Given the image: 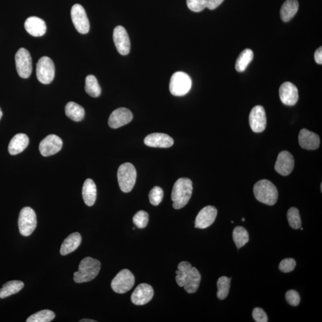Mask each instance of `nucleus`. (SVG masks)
Returning <instances> with one entry per match:
<instances>
[{
  "label": "nucleus",
  "mask_w": 322,
  "mask_h": 322,
  "mask_svg": "<svg viewBox=\"0 0 322 322\" xmlns=\"http://www.w3.org/2000/svg\"><path fill=\"white\" fill-rule=\"evenodd\" d=\"M254 58V53L251 49H245L239 56L235 68L238 72H242L245 71L249 63Z\"/></svg>",
  "instance_id": "30"
},
{
  "label": "nucleus",
  "mask_w": 322,
  "mask_h": 322,
  "mask_svg": "<svg viewBox=\"0 0 322 322\" xmlns=\"http://www.w3.org/2000/svg\"><path fill=\"white\" fill-rule=\"evenodd\" d=\"M79 321H80V322H96L97 321L94 320H92V319H82V320H81Z\"/></svg>",
  "instance_id": "43"
},
{
  "label": "nucleus",
  "mask_w": 322,
  "mask_h": 322,
  "mask_svg": "<svg viewBox=\"0 0 322 322\" xmlns=\"http://www.w3.org/2000/svg\"><path fill=\"white\" fill-rule=\"evenodd\" d=\"M153 288L149 284H141L134 291L132 295V302L134 305L143 306L151 301L153 298Z\"/></svg>",
  "instance_id": "15"
},
{
  "label": "nucleus",
  "mask_w": 322,
  "mask_h": 322,
  "mask_svg": "<svg viewBox=\"0 0 322 322\" xmlns=\"http://www.w3.org/2000/svg\"><path fill=\"white\" fill-rule=\"evenodd\" d=\"M314 59L316 63L319 65L322 63V48L321 47L318 49L314 53Z\"/></svg>",
  "instance_id": "42"
},
{
  "label": "nucleus",
  "mask_w": 322,
  "mask_h": 322,
  "mask_svg": "<svg viewBox=\"0 0 322 322\" xmlns=\"http://www.w3.org/2000/svg\"><path fill=\"white\" fill-rule=\"evenodd\" d=\"M252 317L256 322L268 321V317L265 311L261 308L256 307L252 311Z\"/></svg>",
  "instance_id": "41"
},
{
  "label": "nucleus",
  "mask_w": 322,
  "mask_h": 322,
  "mask_svg": "<svg viewBox=\"0 0 322 322\" xmlns=\"http://www.w3.org/2000/svg\"><path fill=\"white\" fill-rule=\"evenodd\" d=\"M233 240L238 249L244 247L249 240L248 231L242 226L235 227L233 231Z\"/></svg>",
  "instance_id": "31"
},
{
  "label": "nucleus",
  "mask_w": 322,
  "mask_h": 322,
  "mask_svg": "<svg viewBox=\"0 0 322 322\" xmlns=\"http://www.w3.org/2000/svg\"><path fill=\"white\" fill-rule=\"evenodd\" d=\"M2 116H3V112L1 110V109H0V119H1Z\"/></svg>",
  "instance_id": "44"
},
{
  "label": "nucleus",
  "mask_w": 322,
  "mask_h": 322,
  "mask_svg": "<svg viewBox=\"0 0 322 322\" xmlns=\"http://www.w3.org/2000/svg\"><path fill=\"white\" fill-rule=\"evenodd\" d=\"M280 96L285 105L294 106L298 100V90L292 83L286 82L280 87Z\"/></svg>",
  "instance_id": "18"
},
{
  "label": "nucleus",
  "mask_w": 322,
  "mask_h": 322,
  "mask_svg": "<svg viewBox=\"0 0 322 322\" xmlns=\"http://www.w3.org/2000/svg\"><path fill=\"white\" fill-rule=\"evenodd\" d=\"M25 30L34 37H41L46 34L47 27L45 22L36 16L28 17L25 23Z\"/></svg>",
  "instance_id": "21"
},
{
  "label": "nucleus",
  "mask_w": 322,
  "mask_h": 322,
  "mask_svg": "<svg viewBox=\"0 0 322 322\" xmlns=\"http://www.w3.org/2000/svg\"><path fill=\"white\" fill-rule=\"evenodd\" d=\"M82 198L85 204L92 207L95 204L97 198V189L95 182L92 179H87L82 187Z\"/></svg>",
  "instance_id": "26"
},
{
  "label": "nucleus",
  "mask_w": 322,
  "mask_h": 322,
  "mask_svg": "<svg viewBox=\"0 0 322 322\" xmlns=\"http://www.w3.org/2000/svg\"><path fill=\"white\" fill-rule=\"evenodd\" d=\"M201 281V275L196 267L191 269L184 281L183 287L189 294H193L198 291Z\"/></svg>",
  "instance_id": "24"
},
{
  "label": "nucleus",
  "mask_w": 322,
  "mask_h": 322,
  "mask_svg": "<svg viewBox=\"0 0 322 322\" xmlns=\"http://www.w3.org/2000/svg\"><path fill=\"white\" fill-rule=\"evenodd\" d=\"M285 298L289 305L292 306H297L300 303V296L294 290H289L286 293Z\"/></svg>",
  "instance_id": "40"
},
{
  "label": "nucleus",
  "mask_w": 322,
  "mask_h": 322,
  "mask_svg": "<svg viewBox=\"0 0 322 322\" xmlns=\"http://www.w3.org/2000/svg\"><path fill=\"white\" fill-rule=\"evenodd\" d=\"M133 223L139 229H143L147 225L149 222V215L144 211L137 212L133 217Z\"/></svg>",
  "instance_id": "37"
},
{
  "label": "nucleus",
  "mask_w": 322,
  "mask_h": 322,
  "mask_svg": "<svg viewBox=\"0 0 322 322\" xmlns=\"http://www.w3.org/2000/svg\"><path fill=\"white\" fill-rule=\"evenodd\" d=\"M37 216L35 211L30 207H25L21 209L18 226L20 233L24 237L30 236L37 227Z\"/></svg>",
  "instance_id": "6"
},
{
  "label": "nucleus",
  "mask_w": 322,
  "mask_h": 322,
  "mask_svg": "<svg viewBox=\"0 0 322 322\" xmlns=\"http://www.w3.org/2000/svg\"><path fill=\"white\" fill-rule=\"evenodd\" d=\"M191 80L189 75L183 72H177L170 79L169 91L173 95L183 96L190 91Z\"/></svg>",
  "instance_id": "5"
},
{
  "label": "nucleus",
  "mask_w": 322,
  "mask_h": 322,
  "mask_svg": "<svg viewBox=\"0 0 322 322\" xmlns=\"http://www.w3.org/2000/svg\"><path fill=\"white\" fill-rule=\"evenodd\" d=\"M242 222H245V220L244 218H243V219H242Z\"/></svg>",
  "instance_id": "45"
},
{
  "label": "nucleus",
  "mask_w": 322,
  "mask_h": 322,
  "mask_svg": "<svg viewBox=\"0 0 322 322\" xmlns=\"http://www.w3.org/2000/svg\"><path fill=\"white\" fill-rule=\"evenodd\" d=\"M192 268L191 264L187 262L179 263L178 270L176 271V280L179 287H183L184 281L191 269Z\"/></svg>",
  "instance_id": "34"
},
{
  "label": "nucleus",
  "mask_w": 322,
  "mask_h": 322,
  "mask_svg": "<svg viewBox=\"0 0 322 322\" xmlns=\"http://www.w3.org/2000/svg\"><path fill=\"white\" fill-rule=\"evenodd\" d=\"M231 280V277L222 276L220 277L217 281V285L218 291H217V295L219 299H224L229 295Z\"/></svg>",
  "instance_id": "33"
},
{
  "label": "nucleus",
  "mask_w": 322,
  "mask_h": 322,
  "mask_svg": "<svg viewBox=\"0 0 322 322\" xmlns=\"http://www.w3.org/2000/svg\"><path fill=\"white\" fill-rule=\"evenodd\" d=\"M101 264L99 260L92 257H86L79 264L78 271L74 274L76 283L81 284L92 281L98 275Z\"/></svg>",
  "instance_id": "2"
},
{
  "label": "nucleus",
  "mask_w": 322,
  "mask_h": 322,
  "mask_svg": "<svg viewBox=\"0 0 322 322\" xmlns=\"http://www.w3.org/2000/svg\"><path fill=\"white\" fill-rule=\"evenodd\" d=\"M62 146V140L59 137L50 135L39 143V149L42 156L49 157L59 153Z\"/></svg>",
  "instance_id": "12"
},
{
  "label": "nucleus",
  "mask_w": 322,
  "mask_h": 322,
  "mask_svg": "<svg viewBox=\"0 0 322 322\" xmlns=\"http://www.w3.org/2000/svg\"><path fill=\"white\" fill-rule=\"evenodd\" d=\"M299 7L298 0H287L281 9V17L285 23H287L294 17Z\"/></svg>",
  "instance_id": "27"
},
{
  "label": "nucleus",
  "mask_w": 322,
  "mask_h": 322,
  "mask_svg": "<svg viewBox=\"0 0 322 322\" xmlns=\"http://www.w3.org/2000/svg\"><path fill=\"white\" fill-rule=\"evenodd\" d=\"M294 164V158L292 155L288 151H282L278 155L274 168L280 175L287 176L292 173Z\"/></svg>",
  "instance_id": "14"
},
{
  "label": "nucleus",
  "mask_w": 322,
  "mask_h": 322,
  "mask_svg": "<svg viewBox=\"0 0 322 322\" xmlns=\"http://www.w3.org/2000/svg\"><path fill=\"white\" fill-rule=\"evenodd\" d=\"M164 197V191L160 187L155 186L150 191L149 195L151 204L154 206H158L161 203Z\"/></svg>",
  "instance_id": "38"
},
{
  "label": "nucleus",
  "mask_w": 322,
  "mask_h": 322,
  "mask_svg": "<svg viewBox=\"0 0 322 322\" xmlns=\"http://www.w3.org/2000/svg\"><path fill=\"white\" fill-rule=\"evenodd\" d=\"M55 313L50 310H43L32 314L28 318L27 322H50L55 317Z\"/></svg>",
  "instance_id": "35"
},
{
  "label": "nucleus",
  "mask_w": 322,
  "mask_h": 322,
  "mask_svg": "<svg viewBox=\"0 0 322 322\" xmlns=\"http://www.w3.org/2000/svg\"><path fill=\"white\" fill-rule=\"evenodd\" d=\"M217 216V209L209 205L202 209L195 220V227L204 229L212 225Z\"/></svg>",
  "instance_id": "17"
},
{
  "label": "nucleus",
  "mask_w": 322,
  "mask_h": 322,
  "mask_svg": "<svg viewBox=\"0 0 322 322\" xmlns=\"http://www.w3.org/2000/svg\"><path fill=\"white\" fill-rule=\"evenodd\" d=\"M249 121L253 132L262 133L265 131L267 125L265 108L260 105L253 108L249 114Z\"/></svg>",
  "instance_id": "11"
},
{
  "label": "nucleus",
  "mask_w": 322,
  "mask_h": 322,
  "mask_svg": "<svg viewBox=\"0 0 322 322\" xmlns=\"http://www.w3.org/2000/svg\"><path fill=\"white\" fill-rule=\"evenodd\" d=\"M65 114L72 121L79 122L82 120L85 115L84 109L73 102L67 103L65 106Z\"/></svg>",
  "instance_id": "28"
},
{
  "label": "nucleus",
  "mask_w": 322,
  "mask_h": 322,
  "mask_svg": "<svg viewBox=\"0 0 322 322\" xmlns=\"http://www.w3.org/2000/svg\"><path fill=\"white\" fill-rule=\"evenodd\" d=\"M224 0H187L188 8L195 12H200L205 8L214 10Z\"/></svg>",
  "instance_id": "22"
},
{
  "label": "nucleus",
  "mask_w": 322,
  "mask_h": 322,
  "mask_svg": "<svg viewBox=\"0 0 322 322\" xmlns=\"http://www.w3.org/2000/svg\"><path fill=\"white\" fill-rule=\"evenodd\" d=\"M298 141L300 146L306 150H316L320 143V137L317 134L305 128L300 131Z\"/></svg>",
  "instance_id": "19"
},
{
  "label": "nucleus",
  "mask_w": 322,
  "mask_h": 322,
  "mask_svg": "<svg viewBox=\"0 0 322 322\" xmlns=\"http://www.w3.org/2000/svg\"><path fill=\"white\" fill-rule=\"evenodd\" d=\"M85 90L93 97H98L101 95V88L96 78L93 75H88L85 79Z\"/></svg>",
  "instance_id": "32"
},
{
  "label": "nucleus",
  "mask_w": 322,
  "mask_h": 322,
  "mask_svg": "<svg viewBox=\"0 0 322 322\" xmlns=\"http://www.w3.org/2000/svg\"><path fill=\"white\" fill-rule=\"evenodd\" d=\"M144 143L149 147L168 148L173 145L174 140L166 134L156 133L146 136Z\"/></svg>",
  "instance_id": "20"
},
{
  "label": "nucleus",
  "mask_w": 322,
  "mask_h": 322,
  "mask_svg": "<svg viewBox=\"0 0 322 322\" xmlns=\"http://www.w3.org/2000/svg\"><path fill=\"white\" fill-rule=\"evenodd\" d=\"M16 71L21 78H28L32 71V58L27 49L21 48L15 55Z\"/></svg>",
  "instance_id": "9"
},
{
  "label": "nucleus",
  "mask_w": 322,
  "mask_h": 322,
  "mask_svg": "<svg viewBox=\"0 0 322 322\" xmlns=\"http://www.w3.org/2000/svg\"><path fill=\"white\" fill-rule=\"evenodd\" d=\"M71 14L76 30L79 33L88 34L90 31V23L84 7L77 4L72 6Z\"/></svg>",
  "instance_id": "10"
},
{
  "label": "nucleus",
  "mask_w": 322,
  "mask_h": 322,
  "mask_svg": "<svg viewBox=\"0 0 322 322\" xmlns=\"http://www.w3.org/2000/svg\"><path fill=\"white\" fill-rule=\"evenodd\" d=\"M133 115L132 112L128 109L120 108L112 112L108 124L110 127L117 129L121 127L132 121Z\"/></svg>",
  "instance_id": "13"
},
{
  "label": "nucleus",
  "mask_w": 322,
  "mask_h": 322,
  "mask_svg": "<svg viewBox=\"0 0 322 322\" xmlns=\"http://www.w3.org/2000/svg\"><path fill=\"white\" fill-rule=\"evenodd\" d=\"M256 200L267 205H274L278 199V191L274 184L268 180H262L256 183L254 189Z\"/></svg>",
  "instance_id": "3"
},
{
  "label": "nucleus",
  "mask_w": 322,
  "mask_h": 322,
  "mask_svg": "<svg viewBox=\"0 0 322 322\" xmlns=\"http://www.w3.org/2000/svg\"><path fill=\"white\" fill-rule=\"evenodd\" d=\"M38 81L44 84H50L55 75V68L50 58L44 56L39 59L36 69Z\"/></svg>",
  "instance_id": "8"
},
{
  "label": "nucleus",
  "mask_w": 322,
  "mask_h": 322,
  "mask_svg": "<svg viewBox=\"0 0 322 322\" xmlns=\"http://www.w3.org/2000/svg\"><path fill=\"white\" fill-rule=\"evenodd\" d=\"M81 234L75 232L72 233L65 239L60 248L61 255H67L76 250L81 243Z\"/></svg>",
  "instance_id": "25"
},
{
  "label": "nucleus",
  "mask_w": 322,
  "mask_h": 322,
  "mask_svg": "<svg viewBox=\"0 0 322 322\" xmlns=\"http://www.w3.org/2000/svg\"><path fill=\"white\" fill-rule=\"evenodd\" d=\"M24 284L19 281H12L7 282L0 289V298H5L16 294L23 289Z\"/></svg>",
  "instance_id": "29"
},
{
  "label": "nucleus",
  "mask_w": 322,
  "mask_h": 322,
  "mask_svg": "<svg viewBox=\"0 0 322 322\" xmlns=\"http://www.w3.org/2000/svg\"><path fill=\"white\" fill-rule=\"evenodd\" d=\"M296 262L293 259H285L282 260L278 266V269L282 272L289 273L294 270L296 267Z\"/></svg>",
  "instance_id": "39"
},
{
  "label": "nucleus",
  "mask_w": 322,
  "mask_h": 322,
  "mask_svg": "<svg viewBox=\"0 0 322 322\" xmlns=\"http://www.w3.org/2000/svg\"><path fill=\"white\" fill-rule=\"evenodd\" d=\"M29 144L28 136L25 134L19 133L14 136L10 140L9 145V153L10 155L19 154L26 149Z\"/></svg>",
  "instance_id": "23"
},
{
  "label": "nucleus",
  "mask_w": 322,
  "mask_h": 322,
  "mask_svg": "<svg viewBox=\"0 0 322 322\" xmlns=\"http://www.w3.org/2000/svg\"><path fill=\"white\" fill-rule=\"evenodd\" d=\"M193 191L192 182L187 178H180L174 185L171 200L173 207L179 209L185 207L190 200Z\"/></svg>",
  "instance_id": "1"
},
{
  "label": "nucleus",
  "mask_w": 322,
  "mask_h": 322,
  "mask_svg": "<svg viewBox=\"0 0 322 322\" xmlns=\"http://www.w3.org/2000/svg\"><path fill=\"white\" fill-rule=\"evenodd\" d=\"M117 177L119 187L123 192H130L136 182L137 173L135 166L128 162L122 164L118 168Z\"/></svg>",
  "instance_id": "4"
},
{
  "label": "nucleus",
  "mask_w": 322,
  "mask_h": 322,
  "mask_svg": "<svg viewBox=\"0 0 322 322\" xmlns=\"http://www.w3.org/2000/svg\"><path fill=\"white\" fill-rule=\"evenodd\" d=\"M113 39L116 48L121 55H127L130 51V40L125 29L118 26L114 29Z\"/></svg>",
  "instance_id": "16"
},
{
  "label": "nucleus",
  "mask_w": 322,
  "mask_h": 322,
  "mask_svg": "<svg viewBox=\"0 0 322 322\" xmlns=\"http://www.w3.org/2000/svg\"><path fill=\"white\" fill-rule=\"evenodd\" d=\"M135 283V277L128 269H123L111 282V287L118 294H124L131 290Z\"/></svg>",
  "instance_id": "7"
},
{
  "label": "nucleus",
  "mask_w": 322,
  "mask_h": 322,
  "mask_svg": "<svg viewBox=\"0 0 322 322\" xmlns=\"http://www.w3.org/2000/svg\"><path fill=\"white\" fill-rule=\"evenodd\" d=\"M287 219L289 226L293 229H299L301 228V217H300L299 210L297 208L292 207L289 209L287 213Z\"/></svg>",
  "instance_id": "36"
}]
</instances>
